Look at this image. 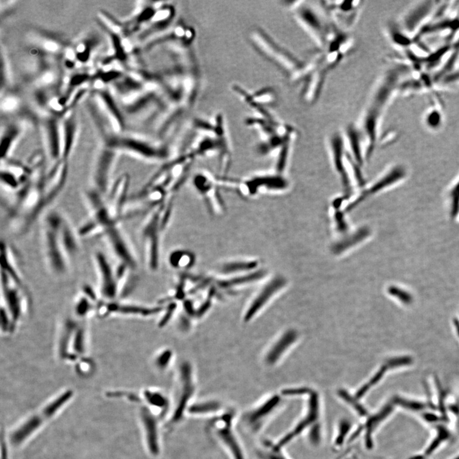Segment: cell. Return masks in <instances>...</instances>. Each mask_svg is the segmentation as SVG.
Masks as SVG:
<instances>
[{
	"mask_svg": "<svg viewBox=\"0 0 459 459\" xmlns=\"http://www.w3.org/2000/svg\"><path fill=\"white\" fill-rule=\"evenodd\" d=\"M1 185L5 190L14 193L21 187L18 176L6 168L1 167Z\"/></svg>",
	"mask_w": 459,
	"mask_h": 459,
	"instance_id": "33",
	"label": "cell"
},
{
	"mask_svg": "<svg viewBox=\"0 0 459 459\" xmlns=\"http://www.w3.org/2000/svg\"><path fill=\"white\" fill-rule=\"evenodd\" d=\"M141 399L140 404L148 407L165 422L171 410L170 396L157 389L147 388L142 391Z\"/></svg>",
	"mask_w": 459,
	"mask_h": 459,
	"instance_id": "23",
	"label": "cell"
},
{
	"mask_svg": "<svg viewBox=\"0 0 459 459\" xmlns=\"http://www.w3.org/2000/svg\"><path fill=\"white\" fill-rule=\"evenodd\" d=\"M2 292L4 297L5 305L2 306L9 314L13 323L16 326L18 321L21 318L23 313V297L21 285L13 281L6 274L2 272Z\"/></svg>",
	"mask_w": 459,
	"mask_h": 459,
	"instance_id": "19",
	"label": "cell"
},
{
	"mask_svg": "<svg viewBox=\"0 0 459 459\" xmlns=\"http://www.w3.org/2000/svg\"><path fill=\"white\" fill-rule=\"evenodd\" d=\"M129 185L130 178L128 173H123L114 180L104 196L108 214L115 222L121 223L124 218Z\"/></svg>",
	"mask_w": 459,
	"mask_h": 459,
	"instance_id": "13",
	"label": "cell"
},
{
	"mask_svg": "<svg viewBox=\"0 0 459 459\" xmlns=\"http://www.w3.org/2000/svg\"><path fill=\"white\" fill-rule=\"evenodd\" d=\"M229 404L217 398L195 401L189 409L188 417L213 419L227 409Z\"/></svg>",
	"mask_w": 459,
	"mask_h": 459,
	"instance_id": "25",
	"label": "cell"
},
{
	"mask_svg": "<svg viewBox=\"0 0 459 459\" xmlns=\"http://www.w3.org/2000/svg\"><path fill=\"white\" fill-rule=\"evenodd\" d=\"M121 155L113 147L101 142L96 153L90 177V187L105 195L113 183Z\"/></svg>",
	"mask_w": 459,
	"mask_h": 459,
	"instance_id": "8",
	"label": "cell"
},
{
	"mask_svg": "<svg viewBox=\"0 0 459 459\" xmlns=\"http://www.w3.org/2000/svg\"><path fill=\"white\" fill-rule=\"evenodd\" d=\"M257 266V261L236 259V260L228 261L227 263L223 264L220 266V272L225 275L237 274L241 272L253 270Z\"/></svg>",
	"mask_w": 459,
	"mask_h": 459,
	"instance_id": "29",
	"label": "cell"
},
{
	"mask_svg": "<svg viewBox=\"0 0 459 459\" xmlns=\"http://www.w3.org/2000/svg\"><path fill=\"white\" fill-rule=\"evenodd\" d=\"M64 213L51 209L40 220V237L47 266L53 273L61 275L68 271L70 261L62 239L61 225Z\"/></svg>",
	"mask_w": 459,
	"mask_h": 459,
	"instance_id": "2",
	"label": "cell"
},
{
	"mask_svg": "<svg viewBox=\"0 0 459 459\" xmlns=\"http://www.w3.org/2000/svg\"><path fill=\"white\" fill-rule=\"evenodd\" d=\"M238 414L237 409L229 404L221 414L210 419L208 425L210 432L229 459H247L245 448L236 429Z\"/></svg>",
	"mask_w": 459,
	"mask_h": 459,
	"instance_id": "6",
	"label": "cell"
},
{
	"mask_svg": "<svg viewBox=\"0 0 459 459\" xmlns=\"http://www.w3.org/2000/svg\"><path fill=\"white\" fill-rule=\"evenodd\" d=\"M107 313H120L123 315L149 316L157 313L159 308H148L136 305L119 304L111 303L108 305Z\"/></svg>",
	"mask_w": 459,
	"mask_h": 459,
	"instance_id": "28",
	"label": "cell"
},
{
	"mask_svg": "<svg viewBox=\"0 0 459 459\" xmlns=\"http://www.w3.org/2000/svg\"><path fill=\"white\" fill-rule=\"evenodd\" d=\"M172 357V352L167 350L160 354L156 360V365L158 369L160 370H165L167 369L168 365L170 364V361Z\"/></svg>",
	"mask_w": 459,
	"mask_h": 459,
	"instance_id": "38",
	"label": "cell"
},
{
	"mask_svg": "<svg viewBox=\"0 0 459 459\" xmlns=\"http://www.w3.org/2000/svg\"><path fill=\"white\" fill-rule=\"evenodd\" d=\"M95 266L100 279V293L104 299L112 301L118 295L119 278L107 256L100 251L93 255Z\"/></svg>",
	"mask_w": 459,
	"mask_h": 459,
	"instance_id": "17",
	"label": "cell"
},
{
	"mask_svg": "<svg viewBox=\"0 0 459 459\" xmlns=\"http://www.w3.org/2000/svg\"><path fill=\"white\" fill-rule=\"evenodd\" d=\"M119 264L129 269L137 267V259L130 240L121 226L117 224L108 227L101 235Z\"/></svg>",
	"mask_w": 459,
	"mask_h": 459,
	"instance_id": "10",
	"label": "cell"
},
{
	"mask_svg": "<svg viewBox=\"0 0 459 459\" xmlns=\"http://www.w3.org/2000/svg\"><path fill=\"white\" fill-rule=\"evenodd\" d=\"M194 188L201 194L206 203L207 208L212 214H224L225 206L220 195V185L217 178L208 172L199 173L193 180Z\"/></svg>",
	"mask_w": 459,
	"mask_h": 459,
	"instance_id": "14",
	"label": "cell"
},
{
	"mask_svg": "<svg viewBox=\"0 0 459 459\" xmlns=\"http://www.w3.org/2000/svg\"><path fill=\"white\" fill-rule=\"evenodd\" d=\"M287 284L286 279L282 277H275L271 281H270L265 287L259 293L257 297L253 300L251 304L246 310L244 316V320L246 322L251 320L254 316L264 307V305L268 302V300L276 294L277 292Z\"/></svg>",
	"mask_w": 459,
	"mask_h": 459,
	"instance_id": "24",
	"label": "cell"
},
{
	"mask_svg": "<svg viewBox=\"0 0 459 459\" xmlns=\"http://www.w3.org/2000/svg\"><path fill=\"white\" fill-rule=\"evenodd\" d=\"M92 307L90 303L85 298H81L77 303L76 305V313L78 316H83L87 315Z\"/></svg>",
	"mask_w": 459,
	"mask_h": 459,
	"instance_id": "39",
	"label": "cell"
},
{
	"mask_svg": "<svg viewBox=\"0 0 459 459\" xmlns=\"http://www.w3.org/2000/svg\"><path fill=\"white\" fill-rule=\"evenodd\" d=\"M407 172L406 168L402 166H397L392 169L389 171L382 179L378 180L374 186L370 188L369 191H367V195L377 193L391 186L398 185L406 178Z\"/></svg>",
	"mask_w": 459,
	"mask_h": 459,
	"instance_id": "26",
	"label": "cell"
},
{
	"mask_svg": "<svg viewBox=\"0 0 459 459\" xmlns=\"http://www.w3.org/2000/svg\"><path fill=\"white\" fill-rule=\"evenodd\" d=\"M169 260L173 268H190L194 264V256L190 251L180 250L173 251Z\"/></svg>",
	"mask_w": 459,
	"mask_h": 459,
	"instance_id": "32",
	"label": "cell"
},
{
	"mask_svg": "<svg viewBox=\"0 0 459 459\" xmlns=\"http://www.w3.org/2000/svg\"><path fill=\"white\" fill-rule=\"evenodd\" d=\"M20 105L19 98L15 95L7 94V93L1 94V111L5 115H11L17 110Z\"/></svg>",
	"mask_w": 459,
	"mask_h": 459,
	"instance_id": "36",
	"label": "cell"
},
{
	"mask_svg": "<svg viewBox=\"0 0 459 459\" xmlns=\"http://www.w3.org/2000/svg\"><path fill=\"white\" fill-rule=\"evenodd\" d=\"M297 9L295 17L297 21L318 46L325 49L333 39L332 36L334 35V33L326 27L325 23L313 9L300 6Z\"/></svg>",
	"mask_w": 459,
	"mask_h": 459,
	"instance_id": "16",
	"label": "cell"
},
{
	"mask_svg": "<svg viewBox=\"0 0 459 459\" xmlns=\"http://www.w3.org/2000/svg\"><path fill=\"white\" fill-rule=\"evenodd\" d=\"M80 132L79 113L75 108L67 111L61 116V160L69 162L76 149Z\"/></svg>",
	"mask_w": 459,
	"mask_h": 459,
	"instance_id": "18",
	"label": "cell"
},
{
	"mask_svg": "<svg viewBox=\"0 0 459 459\" xmlns=\"http://www.w3.org/2000/svg\"><path fill=\"white\" fill-rule=\"evenodd\" d=\"M251 44L259 53L281 70L292 80L305 79L312 71L313 64L300 60L287 49L280 46L265 30L252 28L249 33Z\"/></svg>",
	"mask_w": 459,
	"mask_h": 459,
	"instance_id": "1",
	"label": "cell"
},
{
	"mask_svg": "<svg viewBox=\"0 0 459 459\" xmlns=\"http://www.w3.org/2000/svg\"><path fill=\"white\" fill-rule=\"evenodd\" d=\"M175 195L167 199L147 212L141 229L147 264L155 271L159 265L160 248L163 233L169 225Z\"/></svg>",
	"mask_w": 459,
	"mask_h": 459,
	"instance_id": "3",
	"label": "cell"
},
{
	"mask_svg": "<svg viewBox=\"0 0 459 459\" xmlns=\"http://www.w3.org/2000/svg\"><path fill=\"white\" fill-rule=\"evenodd\" d=\"M37 127L47 159L51 164L61 160V116L51 113L42 114Z\"/></svg>",
	"mask_w": 459,
	"mask_h": 459,
	"instance_id": "9",
	"label": "cell"
},
{
	"mask_svg": "<svg viewBox=\"0 0 459 459\" xmlns=\"http://www.w3.org/2000/svg\"><path fill=\"white\" fill-rule=\"evenodd\" d=\"M59 338L58 353L61 359L74 361L85 354L87 338L84 329L74 321L67 320Z\"/></svg>",
	"mask_w": 459,
	"mask_h": 459,
	"instance_id": "12",
	"label": "cell"
},
{
	"mask_svg": "<svg viewBox=\"0 0 459 459\" xmlns=\"http://www.w3.org/2000/svg\"><path fill=\"white\" fill-rule=\"evenodd\" d=\"M6 51L2 45L1 49V94L10 89L12 84V76L9 59Z\"/></svg>",
	"mask_w": 459,
	"mask_h": 459,
	"instance_id": "31",
	"label": "cell"
},
{
	"mask_svg": "<svg viewBox=\"0 0 459 459\" xmlns=\"http://www.w3.org/2000/svg\"><path fill=\"white\" fill-rule=\"evenodd\" d=\"M325 9L328 10L338 27L342 30L352 27L359 15L360 2H325Z\"/></svg>",
	"mask_w": 459,
	"mask_h": 459,
	"instance_id": "21",
	"label": "cell"
},
{
	"mask_svg": "<svg viewBox=\"0 0 459 459\" xmlns=\"http://www.w3.org/2000/svg\"><path fill=\"white\" fill-rule=\"evenodd\" d=\"M278 401V397H272L268 400L246 409L242 413L238 414V424L250 434H258L263 429Z\"/></svg>",
	"mask_w": 459,
	"mask_h": 459,
	"instance_id": "15",
	"label": "cell"
},
{
	"mask_svg": "<svg viewBox=\"0 0 459 459\" xmlns=\"http://www.w3.org/2000/svg\"><path fill=\"white\" fill-rule=\"evenodd\" d=\"M266 274V272L265 271L261 270V271L253 272V273L246 275V276H236L234 277H232L230 279L227 280V281L221 282V287L228 288L234 286L235 285L247 283V282L255 281L256 280L263 278Z\"/></svg>",
	"mask_w": 459,
	"mask_h": 459,
	"instance_id": "34",
	"label": "cell"
},
{
	"mask_svg": "<svg viewBox=\"0 0 459 459\" xmlns=\"http://www.w3.org/2000/svg\"><path fill=\"white\" fill-rule=\"evenodd\" d=\"M447 202L450 219L459 222V176L448 190Z\"/></svg>",
	"mask_w": 459,
	"mask_h": 459,
	"instance_id": "30",
	"label": "cell"
},
{
	"mask_svg": "<svg viewBox=\"0 0 459 459\" xmlns=\"http://www.w3.org/2000/svg\"><path fill=\"white\" fill-rule=\"evenodd\" d=\"M139 416L147 453L153 458L159 457L162 453L161 429L164 420L143 404H140Z\"/></svg>",
	"mask_w": 459,
	"mask_h": 459,
	"instance_id": "11",
	"label": "cell"
},
{
	"mask_svg": "<svg viewBox=\"0 0 459 459\" xmlns=\"http://www.w3.org/2000/svg\"><path fill=\"white\" fill-rule=\"evenodd\" d=\"M176 378L173 394L170 396V413L163 425L167 432L173 431L185 421L189 409L196 401V378L190 363L180 365Z\"/></svg>",
	"mask_w": 459,
	"mask_h": 459,
	"instance_id": "5",
	"label": "cell"
},
{
	"mask_svg": "<svg viewBox=\"0 0 459 459\" xmlns=\"http://www.w3.org/2000/svg\"><path fill=\"white\" fill-rule=\"evenodd\" d=\"M101 141L115 148L121 155L149 163L164 162L171 154L169 146L163 144L160 139L154 141L142 135L124 132Z\"/></svg>",
	"mask_w": 459,
	"mask_h": 459,
	"instance_id": "4",
	"label": "cell"
},
{
	"mask_svg": "<svg viewBox=\"0 0 459 459\" xmlns=\"http://www.w3.org/2000/svg\"><path fill=\"white\" fill-rule=\"evenodd\" d=\"M424 122L427 128L431 130L439 129L443 123V115L440 108L433 107L428 110L425 115Z\"/></svg>",
	"mask_w": 459,
	"mask_h": 459,
	"instance_id": "35",
	"label": "cell"
},
{
	"mask_svg": "<svg viewBox=\"0 0 459 459\" xmlns=\"http://www.w3.org/2000/svg\"><path fill=\"white\" fill-rule=\"evenodd\" d=\"M26 132L24 122L13 121L5 124L1 128V161L11 158L15 147L19 144Z\"/></svg>",
	"mask_w": 459,
	"mask_h": 459,
	"instance_id": "22",
	"label": "cell"
},
{
	"mask_svg": "<svg viewBox=\"0 0 459 459\" xmlns=\"http://www.w3.org/2000/svg\"><path fill=\"white\" fill-rule=\"evenodd\" d=\"M398 403L404 406L408 407V408L413 409H421L424 408V406L422 404L409 403V402L401 400V399H398Z\"/></svg>",
	"mask_w": 459,
	"mask_h": 459,
	"instance_id": "40",
	"label": "cell"
},
{
	"mask_svg": "<svg viewBox=\"0 0 459 459\" xmlns=\"http://www.w3.org/2000/svg\"><path fill=\"white\" fill-rule=\"evenodd\" d=\"M297 338V333L294 330L287 331L282 338L270 349L266 356V362L269 365L275 364L289 348L290 345L294 343Z\"/></svg>",
	"mask_w": 459,
	"mask_h": 459,
	"instance_id": "27",
	"label": "cell"
},
{
	"mask_svg": "<svg viewBox=\"0 0 459 459\" xmlns=\"http://www.w3.org/2000/svg\"><path fill=\"white\" fill-rule=\"evenodd\" d=\"M388 368L389 367H388L387 365H385V366L381 368L379 371H378L377 374L375 375V377H373L369 382L363 386L359 391H358V393L357 394V396L358 397V398H360V397L364 396V394L369 390L370 388L372 386L375 385V384H377L378 382H379V381L382 379L383 375L385 374L386 370H387Z\"/></svg>",
	"mask_w": 459,
	"mask_h": 459,
	"instance_id": "37",
	"label": "cell"
},
{
	"mask_svg": "<svg viewBox=\"0 0 459 459\" xmlns=\"http://www.w3.org/2000/svg\"><path fill=\"white\" fill-rule=\"evenodd\" d=\"M74 396L72 390H66L30 416L19 426L13 430L9 435L10 444L19 447L32 437L47 422L51 421L61 409L71 401Z\"/></svg>",
	"mask_w": 459,
	"mask_h": 459,
	"instance_id": "7",
	"label": "cell"
},
{
	"mask_svg": "<svg viewBox=\"0 0 459 459\" xmlns=\"http://www.w3.org/2000/svg\"><path fill=\"white\" fill-rule=\"evenodd\" d=\"M435 6V2L417 3L404 13L399 25L409 35L419 32L424 23L432 15Z\"/></svg>",
	"mask_w": 459,
	"mask_h": 459,
	"instance_id": "20",
	"label": "cell"
}]
</instances>
